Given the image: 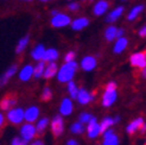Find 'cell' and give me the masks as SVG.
<instances>
[{
    "label": "cell",
    "mask_w": 146,
    "mask_h": 145,
    "mask_svg": "<svg viewBox=\"0 0 146 145\" xmlns=\"http://www.w3.org/2000/svg\"><path fill=\"white\" fill-rule=\"evenodd\" d=\"M77 69V63L74 61L70 62H65V64L61 67L60 71L57 74V78L60 82H69L70 80L74 76L75 71Z\"/></svg>",
    "instance_id": "1"
},
{
    "label": "cell",
    "mask_w": 146,
    "mask_h": 145,
    "mask_svg": "<svg viewBox=\"0 0 146 145\" xmlns=\"http://www.w3.org/2000/svg\"><path fill=\"white\" fill-rule=\"evenodd\" d=\"M7 119L14 125H19L24 119V111L21 108H13L7 114Z\"/></svg>",
    "instance_id": "2"
},
{
    "label": "cell",
    "mask_w": 146,
    "mask_h": 145,
    "mask_svg": "<svg viewBox=\"0 0 146 145\" xmlns=\"http://www.w3.org/2000/svg\"><path fill=\"white\" fill-rule=\"evenodd\" d=\"M70 24V18L67 14L63 13H57L54 16V18L51 19V25L54 27H63Z\"/></svg>",
    "instance_id": "3"
},
{
    "label": "cell",
    "mask_w": 146,
    "mask_h": 145,
    "mask_svg": "<svg viewBox=\"0 0 146 145\" xmlns=\"http://www.w3.org/2000/svg\"><path fill=\"white\" fill-rule=\"evenodd\" d=\"M51 131H52L55 137H60L63 131H64V126H63V119L57 115V117L54 118V120L51 121Z\"/></svg>",
    "instance_id": "4"
},
{
    "label": "cell",
    "mask_w": 146,
    "mask_h": 145,
    "mask_svg": "<svg viewBox=\"0 0 146 145\" xmlns=\"http://www.w3.org/2000/svg\"><path fill=\"white\" fill-rule=\"evenodd\" d=\"M131 64L133 67H138V68H145L146 66V56L145 53H137L134 55L131 56Z\"/></svg>",
    "instance_id": "5"
},
{
    "label": "cell",
    "mask_w": 146,
    "mask_h": 145,
    "mask_svg": "<svg viewBox=\"0 0 146 145\" xmlns=\"http://www.w3.org/2000/svg\"><path fill=\"white\" fill-rule=\"evenodd\" d=\"M87 132H88V137L89 138H95L100 134V126L96 122V118L92 117L88 121V128H87Z\"/></svg>",
    "instance_id": "6"
},
{
    "label": "cell",
    "mask_w": 146,
    "mask_h": 145,
    "mask_svg": "<svg viewBox=\"0 0 146 145\" xmlns=\"http://www.w3.org/2000/svg\"><path fill=\"white\" fill-rule=\"evenodd\" d=\"M20 134H21V138L25 139L26 142L31 140L36 134V127L31 124H26V125H24L23 127H21Z\"/></svg>",
    "instance_id": "7"
},
{
    "label": "cell",
    "mask_w": 146,
    "mask_h": 145,
    "mask_svg": "<svg viewBox=\"0 0 146 145\" xmlns=\"http://www.w3.org/2000/svg\"><path fill=\"white\" fill-rule=\"evenodd\" d=\"M105 134V140L104 145H119V137L114 133L113 130H106L104 132Z\"/></svg>",
    "instance_id": "8"
},
{
    "label": "cell",
    "mask_w": 146,
    "mask_h": 145,
    "mask_svg": "<svg viewBox=\"0 0 146 145\" xmlns=\"http://www.w3.org/2000/svg\"><path fill=\"white\" fill-rule=\"evenodd\" d=\"M115 100H116L115 89H106V93L104 94V98H102V105L105 107H109L114 104Z\"/></svg>",
    "instance_id": "9"
},
{
    "label": "cell",
    "mask_w": 146,
    "mask_h": 145,
    "mask_svg": "<svg viewBox=\"0 0 146 145\" xmlns=\"http://www.w3.org/2000/svg\"><path fill=\"white\" fill-rule=\"evenodd\" d=\"M38 115H39V110L37 107H30V108H27V110L24 112V119L27 121V122H32L35 121L36 119L38 118Z\"/></svg>",
    "instance_id": "10"
},
{
    "label": "cell",
    "mask_w": 146,
    "mask_h": 145,
    "mask_svg": "<svg viewBox=\"0 0 146 145\" xmlns=\"http://www.w3.org/2000/svg\"><path fill=\"white\" fill-rule=\"evenodd\" d=\"M76 98H77L78 102L81 104V105H86V104H88L90 100H93L94 94H89L86 89L82 88V89L77 90V95H76Z\"/></svg>",
    "instance_id": "11"
},
{
    "label": "cell",
    "mask_w": 146,
    "mask_h": 145,
    "mask_svg": "<svg viewBox=\"0 0 146 145\" xmlns=\"http://www.w3.org/2000/svg\"><path fill=\"white\" fill-rule=\"evenodd\" d=\"M81 67L86 71H90V70H93L94 68L96 67V60L94 59V57H92V56H87L82 60Z\"/></svg>",
    "instance_id": "12"
},
{
    "label": "cell",
    "mask_w": 146,
    "mask_h": 145,
    "mask_svg": "<svg viewBox=\"0 0 146 145\" xmlns=\"http://www.w3.org/2000/svg\"><path fill=\"white\" fill-rule=\"evenodd\" d=\"M108 3L106 1V0H100V1H98L95 4V6H94V14L95 16H101V14H104L107 9H108Z\"/></svg>",
    "instance_id": "13"
},
{
    "label": "cell",
    "mask_w": 146,
    "mask_h": 145,
    "mask_svg": "<svg viewBox=\"0 0 146 145\" xmlns=\"http://www.w3.org/2000/svg\"><path fill=\"white\" fill-rule=\"evenodd\" d=\"M58 59V53L56 51L55 49H48L44 51V55H43L42 60L40 61H44V62H54Z\"/></svg>",
    "instance_id": "14"
},
{
    "label": "cell",
    "mask_w": 146,
    "mask_h": 145,
    "mask_svg": "<svg viewBox=\"0 0 146 145\" xmlns=\"http://www.w3.org/2000/svg\"><path fill=\"white\" fill-rule=\"evenodd\" d=\"M32 72H33L32 66H30V64H29V66H25L23 69H21V71L19 72V78L21 81H29L32 76Z\"/></svg>",
    "instance_id": "15"
},
{
    "label": "cell",
    "mask_w": 146,
    "mask_h": 145,
    "mask_svg": "<svg viewBox=\"0 0 146 145\" xmlns=\"http://www.w3.org/2000/svg\"><path fill=\"white\" fill-rule=\"evenodd\" d=\"M143 125H144V120H143L141 118H138V119H135L134 121H132V122H131V124L127 126L126 131H127L128 134H133V133L137 131V130H139Z\"/></svg>",
    "instance_id": "16"
},
{
    "label": "cell",
    "mask_w": 146,
    "mask_h": 145,
    "mask_svg": "<svg viewBox=\"0 0 146 145\" xmlns=\"http://www.w3.org/2000/svg\"><path fill=\"white\" fill-rule=\"evenodd\" d=\"M57 72V66L55 62H50L48 64V67L44 68V71H43V75H44L45 78H51L56 75Z\"/></svg>",
    "instance_id": "17"
},
{
    "label": "cell",
    "mask_w": 146,
    "mask_h": 145,
    "mask_svg": "<svg viewBox=\"0 0 146 145\" xmlns=\"http://www.w3.org/2000/svg\"><path fill=\"white\" fill-rule=\"evenodd\" d=\"M60 111L63 115H69L71 114L72 112V104L70 99H63L62 104H61V107H60Z\"/></svg>",
    "instance_id": "18"
},
{
    "label": "cell",
    "mask_w": 146,
    "mask_h": 145,
    "mask_svg": "<svg viewBox=\"0 0 146 145\" xmlns=\"http://www.w3.org/2000/svg\"><path fill=\"white\" fill-rule=\"evenodd\" d=\"M127 43H128V41H127L126 38H123V37H119V38H118V41H116V43H115V45H114L113 51H114L115 54H120L121 51H123V50L126 49Z\"/></svg>",
    "instance_id": "19"
},
{
    "label": "cell",
    "mask_w": 146,
    "mask_h": 145,
    "mask_svg": "<svg viewBox=\"0 0 146 145\" xmlns=\"http://www.w3.org/2000/svg\"><path fill=\"white\" fill-rule=\"evenodd\" d=\"M16 102H17L16 99L7 95L1 100V102H0V108H1V110H9V108H11L12 106L16 105Z\"/></svg>",
    "instance_id": "20"
},
{
    "label": "cell",
    "mask_w": 146,
    "mask_h": 145,
    "mask_svg": "<svg viewBox=\"0 0 146 145\" xmlns=\"http://www.w3.org/2000/svg\"><path fill=\"white\" fill-rule=\"evenodd\" d=\"M88 24H89V20L87 19V18H78V19H76V20L72 21L71 26H72V29H74V30L78 31V30H82V29L86 27Z\"/></svg>",
    "instance_id": "21"
},
{
    "label": "cell",
    "mask_w": 146,
    "mask_h": 145,
    "mask_svg": "<svg viewBox=\"0 0 146 145\" xmlns=\"http://www.w3.org/2000/svg\"><path fill=\"white\" fill-rule=\"evenodd\" d=\"M16 71H17V66H12L1 77H0V86H4L10 80V77H12L14 75V72H16Z\"/></svg>",
    "instance_id": "22"
},
{
    "label": "cell",
    "mask_w": 146,
    "mask_h": 145,
    "mask_svg": "<svg viewBox=\"0 0 146 145\" xmlns=\"http://www.w3.org/2000/svg\"><path fill=\"white\" fill-rule=\"evenodd\" d=\"M44 51H45V49L43 45H37L33 50H32V53H31V56H32V59L36 60V61H40L42 60V57L43 55H44Z\"/></svg>",
    "instance_id": "23"
},
{
    "label": "cell",
    "mask_w": 146,
    "mask_h": 145,
    "mask_svg": "<svg viewBox=\"0 0 146 145\" xmlns=\"http://www.w3.org/2000/svg\"><path fill=\"white\" fill-rule=\"evenodd\" d=\"M122 12H123V7H118V9H115L114 11H112L111 13L108 14V17H107V21L108 23H113V21H115L116 19H118L121 14H122Z\"/></svg>",
    "instance_id": "24"
},
{
    "label": "cell",
    "mask_w": 146,
    "mask_h": 145,
    "mask_svg": "<svg viewBox=\"0 0 146 145\" xmlns=\"http://www.w3.org/2000/svg\"><path fill=\"white\" fill-rule=\"evenodd\" d=\"M44 68H45V62L44 61H40L38 62V64L33 68V72H32V75L36 77V78H38L43 75V71H44Z\"/></svg>",
    "instance_id": "25"
},
{
    "label": "cell",
    "mask_w": 146,
    "mask_h": 145,
    "mask_svg": "<svg viewBox=\"0 0 146 145\" xmlns=\"http://www.w3.org/2000/svg\"><path fill=\"white\" fill-rule=\"evenodd\" d=\"M116 30H118V29L114 27V26H109L107 30H106L105 37H106V39H107L108 42H111V41H113L114 38H116V37H115V36H116Z\"/></svg>",
    "instance_id": "26"
},
{
    "label": "cell",
    "mask_w": 146,
    "mask_h": 145,
    "mask_svg": "<svg viewBox=\"0 0 146 145\" xmlns=\"http://www.w3.org/2000/svg\"><path fill=\"white\" fill-rule=\"evenodd\" d=\"M143 10H144V6H143V5H139V6L134 7V9L129 12L127 19H128V20H133V19H135V18H137V17L141 13V11H143Z\"/></svg>",
    "instance_id": "27"
},
{
    "label": "cell",
    "mask_w": 146,
    "mask_h": 145,
    "mask_svg": "<svg viewBox=\"0 0 146 145\" xmlns=\"http://www.w3.org/2000/svg\"><path fill=\"white\" fill-rule=\"evenodd\" d=\"M111 125H113V119L105 118L104 121L101 122V125H99L100 126V133H104L107 128H109V126H111Z\"/></svg>",
    "instance_id": "28"
},
{
    "label": "cell",
    "mask_w": 146,
    "mask_h": 145,
    "mask_svg": "<svg viewBox=\"0 0 146 145\" xmlns=\"http://www.w3.org/2000/svg\"><path fill=\"white\" fill-rule=\"evenodd\" d=\"M48 124H49L48 118H43V119H40V120L38 121L37 126H36V131H37L38 133H42V132L45 130V127L48 126Z\"/></svg>",
    "instance_id": "29"
},
{
    "label": "cell",
    "mask_w": 146,
    "mask_h": 145,
    "mask_svg": "<svg viewBox=\"0 0 146 145\" xmlns=\"http://www.w3.org/2000/svg\"><path fill=\"white\" fill-rule=\"evenodd\" d=\"M27 43H29V36H26V37H24V38H21V39L19 41V43H18V45H17L16 53H17V54H19V53L23 51V50L26 48Z\"/></svg>",
    "instance_id": "30"
},
{
    "label": "cell",
    "mask_w": 146,
    "mask_h": 145,
    "mask_svg": "<svg viewBox=\"0 0 146 145\" xmlns=\"http://www.w3.org/2000/svg\"><path fill=\"white\" fill-rule=\"evenodd\" d=\"M70 130H71L72 133L81 134V133H83V131H84V127H83V124H81V122H76V124H72V126H71Z\"/></svg>",
    "instance_id": "31"
},
{
    "label": "cell",
    "mask_w": 146,
    "mask_h": 145,
    "mask_svg": "<svg viewBox=\"0 0 146 145\" xmlns=\"http://www.w3.org/2000/svg\"><path fill=\"white\" fill-rule=\"evenodd\" d=\"M68 90L70 93V96L71 99H76V95H77V88H76V84L74 83L70 80L69 83H68Z\"/></svg>",
    "instance_id": "32"
},
{
    "label": "cell",
    "mask_w": 146,
    "mask_h": 145,
    "mask_svg": "<svg viewBox=\"0 0 146 145\" xmlns=\"http://www.w3.org/2000/svg\"><path fill=\"white\" fill-rule=\"evenodd\" d=\"M51 98H52V93H51V90L49 88H45L42 93V100L43 101H49V100H51Z\"/></svg>",
    "instance_id": "33"
},
{
    "label": "cell",
    "mask_w": 146,
    "mask_h": 145,
    "mask_svg": "<svg viewBox=\"0 0 146 145\" xmlns=\"http://www.w3.org/2000/svg\"><path fill=\"white\" fill-rule=\"evenodd\" d=\"M12 145H27V142L21 137H14L12 139Z\"/></svg>",
    "instance_id": "34"
},
{
    "label": "cell",
    "mask_w": 146,
    "mask_h": 145,
    "mask_svg": "<svg viewBox=\"0 0 146 145\" xmlns=\"http://www.w3.org/2000/svg\"><path fill=\"white\" fill-rule=\"evenodd\" d=\"M90 118H92L90 114H88V113H82L81 115H80V122H81V124H86V122L89 121Z\"/></svg>",
    "instance_id": "35"
},
{
    "label": "cell",
    "mask_w": 146,
    "mask_h": 145,
    "mask_svg": "<svg viewBox=\"0 0 146 145\" xmlns=\"http://www.w3.org/2000/svg\"><path fill=\"white\" fill-rule=\"evenodd\" d=\"M74 59H75V53L74 51H70V53H68L67 55H65L64 61L65 62H70V61H74Z\"/></svg>",
    "instance_id": "36"
},
{
    "label": "cell",
    "mask_w": 146,
    "mask_h": 145,
    "mask_svg": "<svg viewBox=\"0 0 146 145\" xmlns=\"http://www.w3.org/2000/svg\"><path fill=\"white\" fill-rule=\"evenodd\" d=\"M78 7H80V5H78L77 3H71V4L69 5V10H70V11H76Z\"/></svg>",
    "instance_id": "37"
},
{
    "label": "cell",
    "mask_w": 146,
    "mask_h": 145,
    "mask_svg": "<svg viewBox=\"0 0 146 145\" xmlns=\"http://www.w3.org/2000/svg\"><path fill=\"white\" fill-rule=\"evenodd\" d=\"M122 36H123V30H122V29H119V30H116V36H115L116 38L122 37Z\"/></svg>",
    "instance_id": "38"
},
{
    "label": "cell",
    "mask_w": 146,
    "mask_h": 145,
    "mask_svg": "<svg viewBox=\"0 0 146 145\" xmlns=\"http://www.w3.org/2000/svg\"><path fill=\"white\" fill-rule=\"evenodd\" d=\"M139 35H140V37H145V35H146V27L145 26L139 31Z\"/></svg>",
    "instance_id": "39"
},
{
    "label": "cell",
    "mask_w": 146,
    "mask_h": 145,
    "mask_svg": "<svg viewBox=\"0 0 146 145\" xmlns=\"http://www.w3.org/2000/svg\"><path fill=\"white\" fill-rule=\"evenodd\" d=\"M67 145H78V144H77V142H76V140H72V139H70V140L67 143Z\"/></svg>",
    "instance_id": "40"
},
{
    "label": "cell",
    "mask_w": 146,
    "mask_h": 145,
    "mask_svg": "<svg viewBox=\"0 0 146 145\" xmlns=\"http://www.w3.org/2000/svg\"><path fill=\"white\" fill-rule=\"evenodd\" d=\"M4 125V115L0 113V127H1Z\"/></svg>",
    "instance_id": "41"
},
{
    "label": "cell",
    "mask_w": 146,
    "mask_h": 145,
    "mask_svg": "<svg viewBox=\"0 0 146 145\" xmlns=\"http://www.w3.org/2000/svg\"><path fill=\"white\" fill-rule=\"evenodd\" d=\"M31 145H44V144H43L40 140H36V142H35V143H32Z\"/></svg>",
    "instance_id": "42"
},
{
    "label": "cell",
    "mask_w": 146,
    "mask_h": 145,
    "mask_svg": "<svg viewBox=\"0 0 146 145\" xmlns=\"http://www.w3.org/2000/svg\"><path fill=\"white\" fill-rule=\"evenodd\" d=\"M58 12L57 11H52V12H51V14H52V16H55V14H57Z\"/></svg>",
    "instance_id": "43"
},
{
    "label": "cell",
    "mask_w": 146,
    "mask_h": 145,
    "mask_svg": "<svg viewBox=\"0 0 146 145\" xmlns=\"http://www.w3.org/2000/svg\"><path fill=\"white\" fill-rule=\"evenodd\" d=\"M42 1H48V0H42Z\"/></svg>",
    "instance_id": "44"
},
{
    "label": "cell",
    "mask_w": 146,
    "mask_h": 145,
    "mask_svg": "<svg viewBox=\"0 0 146 145\" xmlns=\"http://www.w3.org/2000/svg\"><path fill=\"white\" fill-rule=\"evenodd\" d=\"M26 1H31V0H26Z\"/></svg>",
    "instance_id": "45"
},
{
    "label": "cell",
    "mask_w": 146,
    "mask_h": 145,
    "mask_svg": "<svg viewBox=\"0 0 146 145\" xmlns=\"http://www.w3.org/2000/svg\"><path fill=\"white\" fill-rule=\"evenodd\" d=\"M89 1H92V0H89Z\"/></svg>",
    "instance_id": "46"
}]
</instances>
